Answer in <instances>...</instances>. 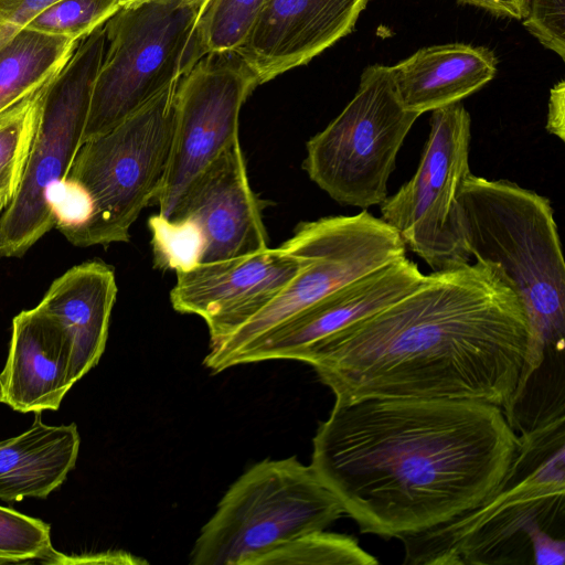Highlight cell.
Returning a JSON list of instances; mask_svg holds the SVG:
<instances>
[{
    "mask_svg": "<svg viewBox=\"0 0 565 565\" xmlns=\"http://www.w3.org/2000/svg\"><path fill=\"white\" fill-rule=\"evenodd\" d=\"M519 446L493 404L363 398L334 402L313 437L310 466L362 533L401 540L482 502Z\"/></svg>",
    "mask_w": 565,
    "mask_h": 565,
    "instance_id": "1",
    "label": "cell"
},
{
    "mask_svg": "<svg viewBox=\"0 0 565 565\" xmlns=\"http://www.w3.org/2000/svg\"><path fill=\"white\" fill-rule=\"evenodd\" d=\"M525 308L501 270L477 260L426 275L413 291L315 344L335 402L447 398L508 413L527 351Z\"/></svg>",
    "mask_w": 565,
    "mask_h": 565,
    "instance_id": "2",
    "label": "cell"
},
{
    "mask_svg": "<svg viewBox=\"0 0 565 565\" xmlns=\"http://www.w3.org/2000/svg\"><path fill=\"white\" fill-rule=\"evenodd\" d=\"M471 256L494 264L521 299L530 338L514 396L540 370L564 365L565 265L551 201L470 173L460 191Z\"/></svg>",
    "mask_w": 565,
    "mask_h": 565,
    "instance_id": "3",
    "label": "cell"
},
{
    "mask_svg": "<svg viewBox=\"0 0 565 565\" xmlns=\"http://www.w3.org/2000/svg\"><path fill=\"white\" fill-rule=\"evenodd\" d=\"M559 416L519 434V450L498 488L476 507L405 536L404 564L503 565L533 562L536 529L564 537L565 430Z\"/></svg>",
    "mask_w": 565,
    "mask_h": 565,
    "instance_id": "4",
    "label": "cell"
},
{
    "mask_svg": "<svg viewBox=\"0 0 565 565\" xmlns=\"http://www.w3.org/2000/svg\"><path fill=\"white\" fill-rule=\"evenodd\" d=\"M344 514L311 466L265 459L225 492L190 554L193 565H255L266 553Z\"/></svg>",
    "mask_w": 565,
    "mask_h": 565,
    "instance_id": "5",
    "label": "cell"
},
{
    "mask_svg": "<svg viewBox=\"0 0 565 565\" xmlns=\"http://www.w3.org/2000/svg\"><path fill=\"white\" fill-rule=\"evenodd\" d=\"M179 82L81 145L66 178L85 190L92 214L84 225L64 234L72 245L126 243L142 209L156 203L172 143Z\"/></svg>",
    "mask_w": 565,
    "mask_h": 565,
    "instance_id": "6",
    "label": "cell"
},
{
    "mask_svg": "<svg viewBox=\"0 0 565 565\" xmlns=\"http://www.w3.org/2000/svg\"><path fill=\"white\" fill-rule=\"evenodd\" d=\"M186 0L120 8L105 24L108 46L95 78L82 143L110 130L207 53Z\"/></svg>",
    "mask_w": 565,
    "mask_h": 565,
    "instance_id": "7",
    "label": "cell"
},
{
    "mask_svg": "<svg viewBox=\"0 0 565 565\" xmlns=\"http://www.w3.org/2000/svg\"><path fill=\"white\" fill-rule=\"evenodd\" d=\"M107 44L104 24L83 39L45 85L38 126L17 193L0 217V257H21L55 227L52 190L82 145L95 78Z\"/></svg>",
    "mask_w": 565,
    "mask_h": 565,
    "instance_id": "8",
    "label": "cell"
},
{
    "mask_svg": "<svg viewBox=\"0 0 565 565\" xmlns=\"http://www.w3.org/2000/svg\"><path fill=\"white\" fill-rule=\"evenodd\" d=\"M397 94L391 66H367L354 97L307 142L302 168L331 199L367 209L387 198V183L419 117Z\"/></svg>",
    "mask_w": 565,
    "mask_h": 565,
    "instance_id": "9",
    "label": "cell"
},
{
    "mask_svg": "<svg viewBox=\"0 0 565 565\" xmlns=\"http://www.w3.org/2000/svg\"><path fill=\"white\" fill-rule=\"evenodd\" d=\"M281 247L298 259L297 275L255 316L209 351L203 363L214 373L221 372L232 354L339 287L406 256L398 233L366 210L302 222Z\"/></svg>",
    "mask_w": 565,
    "mask_h": 565,
    "instance_id": "10",
    "label": "cell"
},
{
    "mask_svg": "<svg viewBox=\"0 0 565 565\" xmlns=\"http://www.w3.org/2000/svg\"><path fill=\"white\" fill-rule=\"evenodd\" d=\"M414 175L380 204L381 218L434 271L470 263L460 191L471 173V119L458 102L433 110Z\"/></svg>",
    "mask_w": 565,
    "mask_h": 565,
    "instance_id": "11",
    "label": "cell"
},
{
    "mask_svg": "<svg viewBox=\"0 0 565 565\" xmlns=\"http://www.w3.org/2000/svg\"><path fill=\"white\" fill-rule=\"evenodd\" d=\"M257 85L235 52L209 53L180 79L168 166L156 199L161 216L171 220L194 180L239 141V111Z\"/></svg>",
    "mask_w": 565,
    "mask_h": 565,
    "instance_id": "12",
    "label": "cell"
},
{
    "mask_svg": "<svg viewBox=\"0 0 565 565\" xmlns=\"http://www.w3.org/2000/svg\"><path fill=\"white\" fill-rule=\"evenodd\" d=\"M298 270V259L281 246L200 263L177 273L171 305L178 312L196 315L205 321L211 350L264 308Z\"/></svg>",
    "mask_w": 565,
    "mask_h": 565,
    "instance_id": "13",
    "label": "cell"
},
{
    "mask_svg": "<svg viewBox=\"0 0 565 565\" xmlns=\"http://www.w3.org/2000/svg\"><path fill=\"white\" fill-rule=\"evenodd\" d=\"M406 256L339 287L227 358L221 371L266 360H302L315 344L399 300L425 279Z\"/></svg>",
    "mask_w": 565,
    "mask_h": 565,
    "instance_id": "14",
    "label": "cell"
},
{
    "mask_svg": "<svg viewBox=\"0 0 565 565\" xmlns=\"http://www.w3.org/2000/svg\"><path fill=\"white\" fill-rule=\"evenodd\" d=\"M171 220H190L200 228L204 239L201 263L269 248L262 206L249 185L239 141L194 180Z\"/></svg>",
    "mask_w": 565,
    "mask_h": 565,
    "instance_id": "15",
    "label": "cell"
},
{
    "mask_svg": "<svg viewBox=\"0 0 565 565\" xmlns=\"http://www.w3.org/2000/svg\"><path fill=\"white\" fill-rule=\"evenodd\" d=\"M367 0H267L235 53L264 84L349 34Z\"/></svg>",
    "mask_w": 565,
    "mask_h": 565,
    "instance_id": "16",
    "label": "cell"
},
{
    "mask_svg": "<svg viewBox=\"0 0 565 565\" xmlns=\"http://www.w3.org/2000/svg\"><path fill=\"white\" fill-rule=\"evenodd\" d=\"M75 382L71 349L57 324L36 307L19 312L0 373V403L20 413L56 411Z\"/></svg>",
    "mask_w": 565,
    "mask_h": 565,
    "instance_id": "17",
    "label": "cell"
},
{
    "mask_svg": "<svg viewBox=\"0 0 565 565\" xmlns=\"http://www.w3.org/2000/svg\"><path fill=\"white\" fill-rule=\"evenodd\" d=\"M116 296L113 267L90 260L57 277L36 306L65 335L76 381L90 371L104 353Z\"/></svg>",
    "mask_w": 565,
    "mask_h": 565,
    "instance_id": "18",
    "label": "cell"
},
{
    "mask_svg": "<svg viewBox=\"0 0 565 565\" xmlns=\"http://www.w3.org/2000/svg\"><path fill=\"white\" fill-rule=\"evenodd\" d=\"M391 71L403 106L422 115L480 89L495 76L497 61L486 47L451 43L423 47Z\"/></svg>",
    "mask_w": 565,
    "mask_h": 565,
    "instance_id": "19",
    "label": "cell"
},
{
    "mask_svg": "<svg viewBox=\"0 0 565 565\" xmlns=\"http://www.w3.org/2000/svg\"><path fill=\"white\" fill-rule=\"evenodd\" d=\"M79 445L75 423L47 425L35 413L29 429L0 441V500L47 498L74 469Z\"/></svg>",
    "mask_w": 565,
    "mask_h": 565,
    "instance_id": "20",
    "label": "cell"
},
{
    "mask_svg": "<svg viewBox=\"0 0 565 565\" xmlns=\"http://www.w3.org/2000/svg\"><path fill=\"white\" fill-rule=\"evenodd\" d=\"M81 41L23 28L0 49V114L46 85Z\"/></svg>",
    "mask_w": 565,
    "mask_h": 565,
    "instance_id": "21",
    "label": "cell"
},
{
    "mask_svg": "<svg viewBox=\"0 0 565 565\" xmlns=\"http://www.w3.org/2000/svg\"><path fill=\"white\" fill-rule=\"evenodd\" d=\"M44 87L0 114V198L7 206L17 193L25 168Z\"/></svg>",
    "mask_w": 565,
    "mask_h": 565,
    "instance_id": "22",
    "label": "cell"
},
{
    "mask_svg": "<svg viewBox=\"0 0 565 565\" xmlns=\"http://www.w3.org/2000/svg\"><path fill=\"white\" fill-rule=\"evenodd\" d=\"M379 561L347 534L310 532L263 555L255 565L351 564L374 565Z\"/></svg>",
    "mask_w": 565,
    "mask_h": 565,
    "instance_id": "23",
    "label": "cell"
},
{
    "mask_svg": "<svg viewBox=\"0 0 565 565\" xmlns=\"http://www.w3.org/2000/svg\"><path fill=\"white\" fill-rule=\"evenodd\" d=\"M267 0H210L198 29L206 53L235 52L246 40Z\"/></svg>",
    "mask_w": 565,
    "mask_h": 565,
    "instance_id": "24",
    "label": "cell"
},
{
    "mask_svg": "<svg viewBox=\"0 0 565 565\" xmlns=\"http://www.w3.org/2000/svg\"><path fill=\"white\" fill-rule=\"evenodd\" d=\"M120 8L121 0H57L24 28L82 41Z\"/></svg>",
    "mask_w": 565,
    "mask_h": 565,
    "instance_id": "25",
    "label": "cell"
},
{
    "mask_svg": "<svg viewBox=\"0 0 565 565\" xmlns=\"http://www.w3.org/2000/svg\"><path fill=\"white\" fill-rule=\"evenodd\" d=\"M156 268L184 271L201 263L204 239L190 220L172 221L152 215L148 221Z\"/></svg>",
    "mask_w": 565,
    "mask_h": 565,
    "instance_id": "26",
    "label": "cell"
},
{
    "mask_svg": "<svg viewBox=\"0 0 565 565\" xmlns=\"http://www.w3.org/2000/svg\"><path fill=\"white\" fill-rule=\"evenodd\" d=\"M54 552L50 524L0 505V564L44 563Z\"/></svg>",
    "mask_w": 565,
    "mask_h": 565,
    "instance_id": "27",
    "label": "cell"
},
{
    "mask_svg": "<svg viewBox=\"0 0 565 565\" xmlns=\"http://www.w3.org/2000/svg\"><path fill=\"white\" fill-rule=\"evenodd\" d=\"M522 20L543 46L565 60V0H529Z\"/></svg>",
    "mask_w": 565,
    "mask_h": 565,
    "instance_id": "28",
    "label": "cell"
},
{
    "mask_svg": "<svg viewBox=\"0 0 565 565\" xmlns=\"http://www.w3.org/2000/svg\"><path fill=\"white\" fill-rule=\"evenodd\" d=\"M57 0H0V49Z\"/></svg>",
    "mask_w": 565,
    "mask_h": 565,
    "instance_id": "29",
    "label": "cell"
},
{
    "mask_svg": "<svg viewBox=\"0 0 565 565\" xmlns=\"http://www.w3.org/2000/svg\"><path fill=\"white\" fill-rule=\"evenodd\" d=\"M532 564L563 565L565 563V540L546 530L536 529L531 533Z\"/></svg>",
    "mask_w": 565,
    "mask_h": 565,
    "instance_id": "30",
    "label": "cell"
},
{
    "mask_svg": "<svg viewBox=\"0 0 565 565\" xmlns=\"http://www.w3.org/2000/svg\"><path fill=\"white\" fill-rule=\"evenodd\" d=\"M44 563L49 564H140L147 563L145 559L134 557L132 555L125 552H105L98 554L90 555H79V556H66L60 554L58 552H54Z\"/></svg>",
    "mask_w": 565,
    "mask_h": 565,
    "instance_id": "31",
    "label": "cell"
},
{
    "mask_svg": "<svg viewBox=\"0 0 565 565\" xmlns=\"http://www.w3.org/2000/svg\"><path fill=\"white\" fill-rule=\"evenodd\" d=\"M546 130L564 140L565 134V82L559 81L552 89L548 100Z\"/></svg>",
    "mask_w": 565,
    "mask_h": 565,
    "instance_id": "32",
    "label": "cell"
},
{
    "mask_svg": "<svg viewBox=\"0 0 565 565\" xmlns=\"http://www.w3.org/2000/svg\"><path fill=\"white\" fill-rule=\"evenodd\" d=\"M462 3L481 8L492 14L522 20L527 10L529 0H459Z\"/></svg>",
    "mask_w": 565,
    "mask_h": 565,
    "instance_id": "33",
    "label": "cell"
},
{
    "mask_svg": "<svg viewBox=\"0 0 565 565\" xmlns=\"http://www.w3.org/2000/svg\"><path fill=\"white\" fill-rule=\"evenodd\" d=\"M190 4H192L199 12V20L202 17L207 3L210 0H186Z\"/></svg>",
    "mask_w": 565,
    "mask_h": 565,
    "instance_id": "34",
    "label": "cell"
},
{
    "mask_svg": "<svg viewBox=\"0 0 565 565\" xmlns=\"http://www.w3.org/2000/svg\"><path fill=\"white\" fill-rule=\"evenodd\" d=\"M147 1H151V0H121V8L122 7H132V6L141 4V3H145Z\"/></svg>",
    "mask_w": 565,
    "mask_h": 565,
    "instance_id": "35",
    "label": "cell"
},
{
    "mask_svg": "<svg viewBox=\"0 0 565 565\" xmlns=\"http://www.w3.org/2000/svg\"><path fill=\"white\" fill-rule=\"evenodd\" d=\"M7 207V204L4 203V201L0 198V217H1V214L3 213V211L6 210Z\"/></svg>",
    "mask_w": 565,
    "mask_h": 565,
    "instance_id": "36",
    "label": "cell"
}]
</instances>
